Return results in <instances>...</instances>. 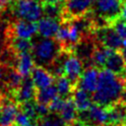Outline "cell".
Masks as SVG:
<instances>
[{
  "mask_svg": "<svg viewBox=\"0 0 126 126\" xmlns=\"http://www.w3.org/2000/svg\"><path fill=\"white\" fill-rule=\"evenodd\" d=\"M31 126H40V125H39L38 123H32V124Z\"/></svg>",
  "mask_w": 126,
  "mask_h": 126,
  "instance_id": "e575fe53",
  "label": "cell"
},
{
  "mask_svg": "<svg viewBox=\"0 0 126 126\" xmlns=\"http://www.w3.org/2000/svg\"><path fill=\"white\" fill-rule=\"evenodd\" d=\"M5 37L17 36L32 39L37 33V23L23 19H14L9 22L4 31Z\"/></svg>",
  "mask_w": 126,
  "mask_h": 126,
  "instance_id": "5b68a950",
  "label": "cell"
},
{
  "mask_svg": "<svg viewBox=\"0 0 126 126\" xmlns=\"http://www.w3.org/2000/svg\"><path fill=\"white\" fill-rule=\"evenodd\" d=\"M78 117L90 126H101L107 124V109L96 103H93L87 110L79 111Z\"/></svg>",
  "mask_w": 126,
  "mask_h": 126,
  "instance_id": "9c48e42d",
  "label": "cell"
},
{
  "mask_svg": "<svg viewBox=\"0 0 126 126\" xmlns=\"http://www.w3.org/2000/svg\"><path fill=\"white\" fill-rule=\"evenodd\" d=\"M58 94L57 89L55 86L50 85L44 89L36 90L35 93V101L40 102V103H45L48 104L56 95Z\"/></svg>",
  "mask_w": 126,
  "mask_h": 126,
  "instance_id": "cb8c5ba5",
  "label": "cell"
},
{
  "mask_svg": "<svg viewBox=\"0 0 126 126\" xmlns=\"http://www.w3.org/2000/svg\"><path fill=\"white\" fill-rule=\"evenodd\" d=\"M19 110L20 106L16 99L3 94L0 99V126H14Z\"/></svg>",
  "mask_w": 126,
  "mask_h": 126,
  "instance_id": "30bf717a",
  "label": "cell"
},
{
  "mask_svg": "<svg viewBox=\"0 0 126 126\" xmlns=\"http://www.w3.org/2000/svg\"><path fill=\"white\" fill-rule=\"evenodd\" d=\"M6 68H7V66H6L4 63L0 62V82H1V80L4 78V74H5Z\"/></svg>",
  "mask_w": 126,
  "mask_h": 126,
  "instance_id": "1f68e13d",
  "label": "cell"
},
{
  "mask_svg": "<svg viewBox=\"0 0 126 126\" xmlns=\"http://www.w3.org/2000/svg\"><path fill=\"white\" fill-rule=\"evenodd\" d=\"M104 68L122 77V75L126 70V61L124 60L120 50H114V49L110 50Z\"/></svg>",
  "mask_w": 126,
  "mask_h": 126,
  "instance_id": "2e32d148",
  "label": "cell"
},
{
  "mask_svg": "<svg viewBox=\"0 0 126 126\" xmlns=\"http://www.w3.org/2000/svg\"><path fill=\"white\" fill-rule=\"evenodd\" d=\"M126 87L125 80L107 69H101L98 75L97 87L92 95L94 103L108 107L120 100Z\"/></svg>",
  "mask_w": 126,
  "mask_h": 126,
  "instance_id": "6da1fadb",
  "label": "cell"
},
{
  "mask_svg": "<svg viewBox=\"0 0 126 126\" xmlns=\"http://www.w3.org/2000/svg\"><path fill=\"white\" fill-rule=\"evenodd\" d=\"M19 106H20V110L25 112L32 120L33 123L37 122L38 115H37L36 109H35V99H32V100H28V101L19 103Z\"/></svg>",
  "mask_w": 126,
  "mask_h": 126,
  "instance_id": "484cf974",
  "label": "cell"
},
{
  "mask_svg": "<svg viewBox=\"0 0 126 126\" xmlns=\"http://www.w3.org/2000/svg\"><path fill=\"white\" fill-rule=\"evenodd\" d=\"M64 0H41L42 3H60Z\"/></svg>",
  "mask_w": 126,
  "mask_h": 126,
  "instance_id": "836d02e7",
  "label": "cell"
},
{
  "mask_svg": "<svg viewBox=\"0 0 126 126\" xmlns=\"http://www.w3.org/2000/svg\"><path fill=\"white\" fill-rule=\"evenodd\" d=\"M110 25L115 29V31L117 32L119 36L123 40H126V21L119 17L117 20H115Z\"/></svg>",
  "mask_w": 126,
  "mask_h": 126,
  "instance_id": "4316f807",
  "label": "cell"
},
{
  "mask_svg": "<svg viewBox=\"0 0 126 126\" xmlns=\"http://www.w3.org/2000/svg\"><path fill=\"white\" fill-rule=\"evenodd\" d=\"M34 65L35 64L32 52H21L15 54L13 66L21 73L23 77L29 76Z\"/></svg>",
  "mask_w": 126,
  "mask_h": 126,
  "instance_id": "e0dca14e",
  "label": "cell"
},
{
  "mask_svg": "<svg viewBox=\"0 0 126 126\" xmlns=\"http://www.w3.org/2000/svg\"><path fill=\"white\" fill-rule=\"evenodd\" d=\"M120 18L126 21V0H123V2H122V7H121Z\"/></svg>",
  "mask_w": 126,
  "mask_h": 126,
  "instance_id": "4dcf8cb0",
  "label": "cell"
},
{
  "mask_svg": "<svg viewBox=\"0 0 126 126\" xmlns=\"http://www.w3.org/2000/svg\"><path fill=\"white\" fill-rule=\"evenodd\" d=\"M63 120L68 124L78 118V109L76 107V104L72 98V96L65 99L64 105L59 113Z\"/></svg>",
  "mask_w": 126,
  "mask_h": 126,
  "instance_id": "ffe728a7",
  "label": "cell"
},
{
  "mask_svg": "<svg viewBox=\"0 0 126 126\" xmlns=\"http://www.w3.org/2000/svg\"><path fill=\"white\" fill-rule=\"evenodd\" d=\"M83 62L82 60L73 52L65 50L64 60H63V70L64 76H66L71 82L74 90L78 87L79 81L83 74Z\"/></svg>",
  "mask_w": 126,
  "mask_h": 126,
  "instance_id": "ba28073f",
  "label": "cell"
},
{
  "mask_svg": "<svg viewBox=\"0 0 126 126\" xmlns=\"http://www.w3.org/2000/svg\"><path fill=\"white\" fill-rule=\"evenodd\" d=\"M35 109H36V113L38 115V118L43 117V116L47 115L50 112L49 108H48V104L40 103V102H37V101H35Z\"/></svg>",
  "mask_w": 126,
  "mask_h": 126,
  "instance_id": "f1b7e54d",
  "label": "cell"
},
{
  "mask_svg": "<svg viewBox=\"0 0 126 126\" xmlns=\"http://www.w3.org/2000/svg\"><path fill=\"white\" fill-rule=\"evenodd\" d=\"M93 36L97 43L109 49L120 50L123 44V39L111 25H104L95 28L93 32Z\"/></svg>",
  "mask_w": 126,
  "mask_h": 126,
  "instance_id": "8992f818",
  "label": "cell"
},
{
  "mask_svg": "<svg viewBox=\"0 0 126 126\" xmlns=\"http://www.w3.org/2000/svg\"><path fill=\"white\" fill-rule=\"evenodd\" d=\"M94 0H64L61 22H69L92 11Z\"/></svg>",
  "mask_w": 126,
  "mask_h": 126,
  "instance_id": "52a82bcc",
  "label": "cell"
},
{
  "mask_svg": "<svg viewBox=\"0 0 126 126\" xmlns=\"http://www.w3.org/2000/svg\"><path fill=\"white\" fill-rule=\"evenodd\" d=\"M63 4H64V1L60 3H42L43 16L61 21Z\"/></svg>",
  "mask_w": 126,
  "mask_h": 126,
  "instance_id": "603a6c76",
  "label": "cell"
},
{
  "mask_svg": "<svg viewBox=\"0 0 126 126\" xmlns=\"http://www.w3.org/2000/svg\"><path fill=\"white\" fill-rule=\"evenodd\" d=\"M122 2L123 0H94L92 11L110 25L120 17Z\"/></svg>",
  "mask_w": 126,
  "mask_h": 126,
  "instance_id": "277c9868",
  "label": "cell"
},
{
  "mask_svg": "<svg viewBox=\"0 0 126 126\" xmlns=\"http://www.w3.org/2000/svg\"><path fill=\"white\" fill-rule=\"evenodd\" d=\"M72 98L76 104L78 111L87 110L93 104V99L90 95V93L81 88H76L73 91Z\"/></svg>",
  "mask_w": 126,
  "mask_h": 126,
  "instance_id": "d6986e66",
  "label": "cell"
},
{
  "mask_svg": "<svg viewBox=\"0 0 126 126\" xmlns=\"http://www.w3.org/2000/svg\"><path fill=\"white\" fill-rule=\"evenodd\" d=\"M36 123L40 126H67L61 115L56 112H49L47 115L38 118Z\"/></svg>",
  "mask_w": 126,
  "mask_h": 126,
  "instance_id": "d4e9b609",
  "label": "cell"
},
{
  "mask_svg": "<svg viewBox=\"0 0 126 126\" xmlns=\"http://www.w3.org/2000/svg\"><path fill=\"white\" fill-rule=\"evenodd\" d=\"M10 10L14 19L36 22L43 16L41 0H15Z\"/></svg>",
  "mask_w": 126,
  "mask_h": 126,
  "instance_id": "3957f363",
  "label": "cell"
},
{
  "mask_svg": "<svg viewBox=\"0 0 126 126\" xmlns=\"http://www.w3.org/2000/svg\"><path fill=\"white\" fill-rule=\"evenodd\" d=\"M62 49L60 42L55 37H43L32 42V49L31 52L34 64L48 70L55 62Z\"/></svg>",
  "mask_w": 126,
  "mask_h": 126,
  "instance_id": "7a4b0ae2",
  "label": "cell"
},
{
  "mask_svg": "<svg viewBox=\"0 0 126 126\" xmlns=\"http://www.w3.org/2000/svg\"><path fill=\"white\" fill-rule=\"evenodd\" d=\"M35 93H36V88L33 84L31 75L25 76V78H23L20 88L14 94V98L18 103H22L28 100L35 99Z\"/></svg>",
  "mask_w": 126,
  "mask_h": 126,
  "instance_id": "7c38bea8",
  "label": "cell"
},
{
  "mask_svg": "<svg viewBox=\"0 0 126 126\" xmlns=\"http://www.w3.org/2000/svg\"><path fill=\"white\" fill-rule=\"evenodd\" d=\"M101 126H114V125H111V124H105V125H101Z\"/></svg>",
  "mask_w": 126,
  "mask_h": 126,
  "instance_id": "d590c367",
  "label": "cell"
},
{
  "mask_svg": "<svg viewBox=\"0 0 126 126\" xmlns=\"http://www.w3.org/2000/svg\"><path fill=\"white\" fill-rule=\"evenodd\" d=\"M31 77L36 90L44 89L55 82V77L44 67L34 65L31 71Z\"/></svg>",
  "mask_w": 126,
  "mask_h": 126,
  "instance_id": "8fae6325",
  "label": "cell"
},
{
  "mask_svg": "<svg viewBox=\"0 0 126 126\" xmlns=\"http://www.w3.org/2000/svg\"><path fill=\"white\" fill-rule=\"evenodd\" d=\"M107 109V124L119 126L126 122V102L121 100L106 107Z\"/></svg>",
  "mask_w": 126,
  "mask_h": 126,
  "instance_id": "9a60e30c",
  "label": "cell"
},
{
  "mask_svg": "<svg viewBox=\"0 0 126 126\" xmlns=\"http://www.w3.org/2000/svg\"><path fill=\"white\" fill-rule=\"evenodd\" d=\"M97 70L98 69L94 66L86 68V70L83 72V74L81 76V79L79 81L77 88L84 89L85 91L89 92L90 94H94V91L96 90L97 82H98L99 72Z\"/></svg>",
  "mask_w": 126,
  "mask_h": 126,
  "instance_id": "4fadbf2b",
  "label": "cell"
},
{
  "mask_svg": "<svg viewBox=\"0 0 126 126\" xmlns=\"http://www.w3.org/2000/svg\"><path fill=\"white\" fill-rule=\"evenodd\" d=\"M67 126H90V125H88L87 123H85V122H84V121H82L81 119L77 118L76 120H74V121H72V122L68 123V124H67Z\"/></svg>",
  "mask_w": 126,
  "mask_h": 126,
  "instance_id": "f546056e",
  "label": "cell"
},
{
  "mask_svg": "<svg viewBox=\"0 0 126 126\" xmlns=\"http://www.w3.org/2000/svg\"><path fill=\"white\" fill-rule=\"evenodd\" d=\"M111 49L104 47L103 45L96 42V46L94 48V54H93V65L96 67L97 69H104L107 57L109 55Z\"/></svg>",
  "mask_w": 126,
  "mask_h": 126,
  "instance_id": "44dd1931",
  "label": "cell"
},
{
  "mask_svg": "<svg viewBox=\"0 0 126 126\" xmlns=\"http://www.w3.org/2000/svg\"><path fill=\"white\" fill-rule=\"evenodd\" d=\"M120 52H121L124 60L126 61V40H123V44H122V47L120 48Z\"/></svg>",
  "mask_w": 126,
  "mask_h": 126,
  "instance_id": "d6a6232c",
  "label": "cell"
},
{
  "mask_svg": "<svg viewBox=\"0 0 126 126\" xmlns=\"http://www.w3.org/2000/svg\"><path fill=\"white\" fill-rule=\"evenodd\" d=\"M119 126H126V122H125V123H123V124H121V125H119Z\"/></svg>",
  "mask_w": 126,
  "mask_h": 126,
  "instance_id": "8d00e7d4",
  "label": "cell"
},
{
  "mask_svg": "<svg viewBox=\"0 0 126 126\" xmlns=\"http://www.w3.org/2000/svg\"><path fill=\"white\" fill-rule=\"evenodd\" d=\"M23 81V76L14 66H7L4 74V88L7 90L8 94L14 97V94L20 88Z\"/></svg>",
  "mask_w": 126,
  "mask_h": 126,
  "instance_id": "5bb4252c",
  "label": "cell"
},
{
  "mask_svg": "<svg viewBox=\"0 0 126 126\" xmlns=\"http://www.w3.org/2000/svg\"><path fill=\"white\" fill-rule=\"evenodd\" d=\"M61 21L52 18H40L37 22V33L42 37H54Z\"/></svg>",
  "mask_w": 126,
  "mask_h": 126,
  "instance_id": "ac0fdd59",
  "label": "cell"
},
{
  "mask_svg": "<svg viewBox=\"0 0 126 126\" xmlns=\"http://www.w3.org/2000/svg\"><path fill=\"white\" fill-rule=\"evenodd\" d=\"M65 102V98L61 97L60 95H56L49 103H48V108L50 112H56V113H60L63 105Z\"/></svg>",
  "mask_w": 126,
  "mask_h": 126,
  "instance_id": "83f0119b",
  "label": "cell"
},
{
  "mask_svg": "<svg viewBox=\"0 0 126 126\" xmlns=\"http://www.w3.org/2000/svg\"><path fill=\"white\" fill-rule=\"evenodd\" d=\"M55 87L57 89L58 95H60L61 97L66 99V98L72 96L74 88L66 76L62 75V76L56 77L55 78Z\"/></svg>",
  "mask_w": 126,
  "mask_h": 126,
  "instance_id": "7402d4cb",
  "label": "cell"
}]
</instances>
